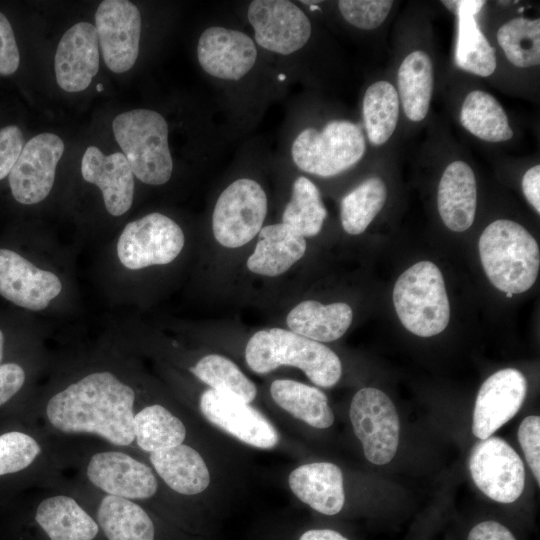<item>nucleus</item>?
Segmentation results:
<instances>
[{
	"label": "nucleus",
	"instance_id": "nucleus-25",
	"mask_svg": "<svg viewBox=\"0 0 540 540\" xmlns=\"http://www.w3.org/2000/svg\"><path fill=\"white\" fill-rule=\"evenodd\" d=\"M306 240L284 223L267 225L258 233L247 268L255 274L275 277L289 270L305 254Z\"/></svg>",
	"mask_w": 540,
	"mask_h": 540
},
{
	"label": "nucleus",
	"instance_id": "nucleus-13",
	"mask_svg": "<svg viewBox=\"0 0 540 540\" xmlns=\"http://www.w3.org/2000/svg\"><path fill=\"white\" fill-rule=\"evenodd\" d=\"M64 149L63 140L50 132L28 140L8 175L11 193L17 202L32 205L48 196Z\"/></svg>",
	"mask_w": 540,
	"mask_h": 540
},
{
	"label": "nucleus",
	"instance_id": "nucleus-26",
	"mask_svg": "<svg viewBox=\"0 0 540 540\" xmlns=\"http://www.w3.org/2000/svg\"><path fill=\"white\" fill-rule=\"evenodd\" d=\"M485 1H456L458 34L455 49L456 65L477 76H490L496 69L495 49L490 45L476 21V14Z\"/></svg>",
	"mask_w": 540,
	"mask_h": 540
},
{
	"label": "nucleus",
	"instance_id": "nucleus-40",
	"mask_svg": "<svg viewBox=\"0 0 540 540\" xmlns=\"http://www.w3.org/2000/svg\"><path fill=\"white\" fill-rule=\"evenodd\" d=\"M518 439L526 461L540 484V417L527 416L520 424Z\"/></svg>",
	"mask_w": 540,
	"mask_h": 540
},
{
	"label": "nucleus",
	"instance_id": "nucleus-37",
	"mask_svg": "<svg viewBox=\"0 0 540 540\" xmlns=\"http://www.w3.org/2000/svg\"><path fill=\"white\" fill-rule=\"evenodd\" d=\"M387 198L382 179L371 177L349 192L341 201L340 218L345 232L363 233L383 208Z\"/></svg>",
	"mask_w": 540,
	"mask_h": 540
},
{
	"label": "nucleus",
	"instance_id": "nucleus-29",
	"mask_svg": "<svg viewBox=\"0 0 540 540\" xmlns=\"http://www.w3.org/2000/svg\"><path fill=\"white\" fill-rule=\"evenodd\" d=\"M273 401L296 419L316 429L329 428L334 413L326 394L317 387L291 379H277L270 385Z\"/></svg>",
	"mask_w": 540,
	"mask_h": 540
},
{
	"label": "nucleus",
	"instance_id": "nucleus-42",
	"mask_svg": "<svg viewBox=\"0 0 540 540\" xmlns=\"http://www.w3.org/2000/svg\"><path fill=\"white\" fill-rule=\"evenodd\" d=\"M20 54L9 20L0 12V75L8 76L16 72Z\"/></svg>",
	"mask_w": 540,
	"mask_h": 540
},
{
	"label": "nucleus",
	"instance_id": "nucleus-48",
	"mask_svg": "<svg viewBox=\"0 0 540 540\" xmlns=\"http://www.w3.org/2000/svg\"><path fill=\"white\" fill-rule=\"evenodd\" d=\"M505 294H506L507 298H511L513 296V294H511V293H505Z\"/></svg>",
	"mask_w": 540,
	"mask_h": 540
},
{
	"label": "nucleus",
	"instance_id": "nucleus-35",
	"mask_svg": "<svg viewBox=\"0 0 540 540\" xmlns=\"http://www.w3.org/2000/svg\"><path fill=\"white\" fill-rule=\"evenodd\" d=\"M363 119L368 139L382 145L396 129L399 117V96L387 81L370 85L363 98Z\"/></svg>",
	"mask_w": 540,
	"mask_h": 540
},
{
	"label": "nucleus",
	"instance_id": "nucleus-17",
	"mask_svg": "<svg viewBox=\"0 0 540 540\" xmlns=\"http://www.w3.org/2000/svg\"><path fill=\"white\" fill-rule=\"evenodd\" d=\"M62 290L60 279L15 251L0 249V295L32 311L45 309Z\"/></svg>",
	"mask_w": 540,
	"mask_h": 540
},
{
	"label": "nucleus",
	"instance_id": "nucleus-38",
	"mask_svg": "<svg viewBox=\"0 0 540 540\" xmlns=\"http://www.w3.org/2000/svg\"><path fill=\"white\" fill-rule=\"evenodd\" d=\"M497 40L507 59L527 68L540 63V20L514 18L502 25Z\"/></svg>",
	"mask_w": 540,
	"mask_h": 540
},
{
	"label": "nucleus",
	"instance_id": "nucleus-7",
	"mask_svg": "<svg viewBox=\"0 0 540 540\" xmlns=\"http://www.w3.org/2000/svg\"><path fill=\"white\" fill-rule=\"evenodd\" d=\"M81 472L96 492L136 502L153 498L159 490V478L150 464L125 449L90 450Z\"/></svg>",
	"mask_w": 540,
	"mask_h": 540
},
{
	"label": "nucleus",
	"instance_id": "nucleus-18",
	"mask_svg": "<svg viewBox=\"0 0 540 540\" xmlns=\"http://www.w3.org/2000/svg\"><path fill=\"white\" fill-rule=\"evenodd\" d=\"M197 57L209 75L225 80H239L254 66L257 49L247 34L214 26L201 34Z\"/></svg>",
	"mask_w": 540,
	"mask_h": 540
},
{
	"label": "nucleus",
	"instance_id": "nucleus-47",
	"mask_svg": "<svg viewBox=\"0 0 540 540\" xmlns=\"http://www.w3.org/2000/svg\"><path fill=\"white\" fill-rule=\"evenodd\" d=\"M3 355H4V336H3L2 331L0 330V363L3 359Z\"/></svg>",
	"mask_w": 540,
	"mask_h": 540
},
{
	"label": "nucleus",
	"instance_id": "nucleus-32",
	"mask_svg": "<svg viewBox=\"0 0 540 540\" xmlns=\"http://www.w3.org/2000/svg\"><path fill=\"white\" fill-rule=\"evenodd\" d=\"M460 122L471 134L484 141L502 142L513 136L503 107L485 91L475 90L466 96Z\"/></svg>",
	"mask_w": 540,
	"mask_h": 540
},
{
	"label": "nucleus",
	"instance_id": "nucleus-23",
	"mask_svg": "<svg viewBox=\"0 0 540 540\" xmlns=\"http://www.w3.org/2000/svg\"><path fill=\"white\" fill-rule=\"evenodd\" d=\"M437 204L445 226L463 232L473 223L477 207V185L473 170L454 161L444 170L438 186Z\"/></svg>",
	"mask_w": 540,
	"mask_h": 540
},
{
	"label": "nucleus",
	"instance_id": "nucleus-9",
	"mask_svg": "<svg viewBox=\"0 0 540 540\" xmlns=\"http://www.w3.org/2000/svg\"><path fill=\"white\" fill-rule=\"evenodd\" d=\"M349 416L366 459L376 465L389 463L396 454L400 432L391 399L379 389L362 388L352 398Z\"/></svg>",
	"mask_w": 540,
	"mask_h": 540
},
{
	"label": "nucleus",
	"instance_id": "nucleus-4",
	"mask_svg": "<svg viewBox=\"0 0 540 540\" xmlns=\"http://www.w3.org/2000/svg\"><path fill=\"white\" fill-rule=\"evenodd\" d=\"M113 134L134 176L149 185L165 184L173 161L168 145V124L158 112L145 108L117 115Z\"/></svg>",
	"mask_w": 540,
	"mask_h": 540
},
{
	"label": "nucleus",
	"instance_id": "nucleus-12",
	"mask_svg": "<svg viewBox=\"0 0 540 540\" xmlns=\"http://www.w3.org/2000/svg\"><path fill=\"white\" fill-rule=\"evenodd\" d=\"M95 29L103 60L109 70L124 73L138 57L141 15L127 0H104L95 12Z\"/></svg>",
	"mask_w": 540,
	"mask_h": 540
},
{
	"label": "nucleus",
	"instance_id": "nucleus-30",
	"mask_svg": "<svg viewBox=\"0 0 540 540\" xmlns=\"http://www.w3.org/2000/svg\"><path fill=\"white\" fill-rule=\"evenodd\" d=\"M134 436L135 447L150 454L184 443L187 428L168 408L154 403L137 410L134 416Z\"/></svg>",
	"mask_w": 540,
	"mask_h": 540
},
{
	"label": "nucleus",
	"instance_id": "nucleus-5",
	"mask_svg": "<svg viewBox=\"0 0 540 540\" xmlns=\"http://www.w3.org/2000/svg\"><path fill=\"white\" fill-rule=\"evenodd\" d=\"M399 320L411 333L431 337L441 333L450 319V305L440 269L420 261L405 270L393 289Z\"/></svg>",
	"mask_w": 540,
	"mask_h": 540
},
{
	"label": "nucleus",
	"instance_id": "nucleus-34",
	"mask_svg": "<svg viewBox=\"0 0 540 540\" xmlns=\"http://www.w3.org/2000/svg\"><path fill=\"white\" fill-rule=\"evenodd\" d=\"M190 371L212 390L245 403H250L256 398L257 388L254 382L232 360L223 355H205L190 368Z\"/></svg>",
	"mask_w": 540,
	"mask_h": 540
},
{
	"label": "nucleus",
	"instance_id": "nucleus-45",
	"mask_svg": "<svg viewBox=\"0 0 540 540\" xmlns=\"http://www.w3.org/2000/svg\"><path fill=\"white\" fill-rule=\"evenodd\" d=\"M522 190L526 200L540 213V165L527 170L522 178Z\"/></svg>",
	"mask_w": 540,
	"mask_h": 540
},
{
	"label": "nucleus",
	"instance_id": "nucleus-36",
	"mask_svg": "<svg viewBox=\"0 0 540 540\" xmlns=\"http://www.w3.org/2000/svg\"><path fill=\"white\" fill-rule=\"evenodd\" d=\"M326 217L327 210L316 185L304 176L298 177L293 183L282 223L304 238L313 237L321 231Z\"/></svg>",
	"mask_w": 540,
	"mask_h": 540
},
{
	"label": "nucleus",
	"instance_id": "nucleus-44",
	"mask_svg": "<svg viewBox=\"0 0 540 540\" xmlns=\"http://www.w3.org/2000/svg\"><path fill=\"white\" fill-rule=\"evenodd\" d=\"M467 540H516L514 535L496 521H484L475 525Z\"/></svg>",
	"mask_w": 540,
	"mask_h": 540
},
{
	"label": "nucleus",
	"instance_id": "nucleus-15",
	"mask_svg": "<svg viewBox=\"0 0 540 540\" xmlns=\"http://www.w3.org/2000/svg\"><path fill=\"white\" fill-rule=\"evenodd\" d=\"M247 17L257 44L274 53H294L307 43L311 35L310 20L291 1H252Z\"/></svg>",
	"mask_w": 540,
	"mask_h": 540
},
{
	"label": "nucleus",
	"instance_id": "nucleus-1",
	"mask_svg": "<svg viewBox=\"0 0 540 540\" xmlns=\"http://www.w3.org/2000/svg\"><path fill=\"white\" fill-rule=\"evenodd\" d=\"M135 390L111 371L91 372L52 394L43 406V432L91 439L103 447L135 448Z\"/></svg>",
	"mask_w": 540,
	"mask_h": 540
},
{
	"label": "nucleus",
	"instance_id": "nucleus-46",
	"mask_svg": "<svg viewBox=\"0 0 540 540\" xmlns=\"http://www.w3.org/2000/svg\"><path fill=\"white\" fill-rule=\"evenodd\" d=\"M299 540H348L345 536L332 529H310L304 532Z\"/></svg>",
	"mask_w": 540,
	"mask_h": 540
},
{
	"label": "nucleus",
	"instance_id": "nucleus-49",
	"mask_svg": "<svg viewBox=\"0 0 540 540\" xmlns=\"http://www.w3.org/2000/svg\"><path fill=\"white\" fill-rule=\"evenodd\" d=\"M102 89H103L102 85H97V90H102Z\"/></svg>",
	"mask_w": 540,
	"mask_h": 540
},
{
	"label": "nucleus",
	"instance_id": "nucleus-31",
	"mask_svg": "<svg viewBox=\"0 0 540 540\" xmlns=\"http://www.w3.org/2000/svg\"><path fill=\"white\" fill-rule=\"evenodd\" d=\"M398 88L407 118L414 122L423 120L433 91V66L425 52L413 51L403 60L398 70Z\"/></svg>",
	"mask_w": 540,
	"mask_h": 540
},
{
	"label": "nucleus",
	"instance_id": "nucleus-27",
	"mask_svg": "<svg viewBox=\"0 0 540 540\" xmlns=\"http://www.w3.org/2000/svg\"><path fill=\"white\" fill-rule=\"evenodd\" d=\"M352 319V308L344 302L324 305L315 300H305L291 309L286 323L290 331L322 343L341 338Z\"/></svg>",
	"mask_w": 540,
	"mask_h": 540
},
{
	"label": "nucleus",
	"instance_id": "nucleus-33",
	"mask_svg": "<svg viewBox=\"0 0 540 540\" xmlns=\"http://www.w3.org/2000/svg\"><path fill=\"white\" fill-rule=\"evenodd\" d=\"M55 452L46 436L39 439L25 431L4 432L0 434V477L26 471L39 462L58 465Z\"/></svg>",
	"mask_w": 540,
	"mask_h": 540
},
{
	"label": "nucleus",
	"instance_id": "nucleus-21",
	"mask_svg": "<svg viewBox=\"0 0 540 540\" xmlns=\"http://www.w3.org/2000/svg\"><path fill=\"white\" fill-rule=\"evenodd\" d=\"M35 521L49 540H94L99 525L68 492H51L38 503Z\"/></svg>",
	"mask_w": 540,
	"mask_h": 540
},
{
	"label": "nucleus",
	"instance_id": "nucleus-24",
	"mask_svg": "<svg viewBox=\"0 0 540 540\" xmlns=\"http://www.w3.org/2000/svg\"><path fill=\"white\" fill-rule=\"evenodd\" d=\"M147 455L158 478L175 493L193 496L208 488L210 471L202 455L192 446L182 443Z\"/></svg>",
	"mask_w": 540,
	"mask_h": 540
},
{
	"label": "nucleus",
	"instance_id": "nucleus-20",
	"mask_svg": "<svg viewBox=\"0 0 540 540\" xmlns=\"http://www.w3.org/2000/svg\"><path fill=\"white\" fill-rule=\"evenodd\" d=\"M81 174L101 190L109 214L121 216L130 209L134 174L123 153L105 155L96 146H89L82 156Z\"/></svg>",
	"mask_w": 540,
	"mask_h": 540
},
{
	"label": "nucleus",
	"instance_id": "nucleus-22",
	"mask_svg": "<svg viewBox=\"0 0 540 540\" xmlns=\"http://www.w3.org/2000/svg\"><path fill=\"white\" fill-rule=\"evenodd\" d=\"M288 485L301 502L324 515H335L344 506L343 474L333 463L302 464L290 472Z\"/></svg>",
	"mask_w": 540,
	"mask_h": 540
},
{
	"label": "nucleus",
	"instance_id": "nucleus-16",
	"mask_svg": "<svg viewBox=\"0 0 540 540\" xmlns=\"http://www.w3.org/2000/svg\"><path fill=\"white\" fill-rule=\"evenodd\" d=\"M527 394V380L517 369L506 368L481 385L473 412L472 432L487 439L520 410Z\"/></svg>",
	"mask_w": 540,
	"mask_h": 540
},
{
	"label": "nucleus",
	"instance_id": "nucleus-3",
	"mask_svg": "<svg viewBox=\"0 0 540 540\" xmlns=\"http://www.w3.org/2000/svg\"><path fill=\"white\" fill-rule=\"evenodd\" d=\"M479 254L483 269L494 287L519 294L535 283L540 267L539 246L520 224L499 219L482 232Z\"/></svg>",
	"mask_w": 540,
	"mask_h": 540
},
{
	"label": "nucleus",
	"instance_id": "nucleus-19",
	"mask_svg": "<svg viewBox=\"0 0 540 540\" xmlns=\"http://www.w3.org/2000/svg\"><path fill=\"white\" fill-rule=\"evenodd\" d=\"M57 84L67 92L85 90L99 70V43L95 26L78 22L60 39L54 58Z\"/></svg>",
	"mask_w": 540,
	"mask_h": 540
},
{
	"label": "nucleus",
	"instance_id": "nucleus-8",
	"mask_svg": "<svg viewBox=\"0 0 540 540\" xmlns=\"http://www.w3.org/2000/svg\"><path fill=\"white\" fill-rule=\"evenodd\" d=\"M267 196L255 180L232 182L219 196L212 215L216 241L226 248H238L258 235L267 214Z\"/></svg>",
	"mask_w": 540,
	"mask_h": 540
},
{
	"label": "nucleus",
	"instance_id": "nucleus-11",
	"mask_svg": "<svg viewBox=\"0 0 540 540\" xmlns=\"http://www.w3.org/2000/svg\"><path fill=\"white\" fill-rule=\"evenodd\" d=\"M469 470L478 489L494 501L512 503L523 492L524 464L516 451L499 437H488L474 445Z\"/></svg>",
	"mask_w": 540,
	"mask_h": 540
},
{
	"label": "nucleus",
	"instance_id": "nucleus-2",
	"mask_svg": "<svg viewBox=\"0 0 540 540\" xmlns=\"http://www.w3.org/2000/svg\"><path fill=\"white\" fill-rule=\"evenodd\" d=\"M244 357L254 373L264 375L281 366L297 367L323 388L334 386L342 375L341 361L329 347L283 328L254 333L246 344Z\"/></svg>",
	"mask_w": 540,
	"mask_h": 540
},
{
	"label": "nucleus",
	"instance_id": "nucleus-6",
	"mask_svg": "<svg viewBox=\"0 0 540 540\" xmlns=\"http://www.w3.org/2000/svg\"><path fill=\"white\" fill-rule=\"evenodd\" d=\"M366 150L365 137L359 125L334 120L318 131L302 130L292 144V158L304 172L330 177L361 160Z\"/></svg>",
	"mask_w": 540,
	"mask_h": 540
},
{
	"label": "nucleus",
	"instance_id": "nucleus-10",
	"mask_svg": "<svg viewBox=\"0 0 540 540\" xmlns=\"http://www.w3.org/2000/svg\"><path fill=\"white\" fill-rule=\"evenodd\" d=\"M185 237L168 216L154 212L128 223L117 243V255L128 269L165 265L180 254Z\"/></svg>",
	"mask_w": 540,
	"mask_h": 540
},
{
	"label": "nucleus",
	"instance_id": "nucleus-14",
	"mask_svg": "<svg viewBox=\"0 0 540 540\" xmlns=\"http://www.w3.org/2000/svg\"><path fill=\"white\" fill-rule=\"evenodd\" d=\"M199 410L208 422L246 445L272 449L279 443L275 426L249 403L208 388L200 395Z\"/></svg>",
	"mask_w": 540,
	"mask_h": 540
},
{
	"label": "nucleus",
	"instance_id": "nucleus-43",
	"mask_svg": "<svg viewBox=\"0 0 540 540\" xmlns=\"http://www.w3.org/2000/svg\"><path fill=\"white\" fill-rule=\"evenodd\" d=\"M26 373L17 363L0 364V407L11 400L23 387Z\"/></svg>",
	"mask_w": 540,
	"mask_h": 540
},
{
	"label": "nucleus",
	"instance_id": "nucleus-41",
	"mask_svg": "<svg viewBox=\"0 0 540 540\" xmlns=\"http://www.w3.org/2000/svg\"><path fill=\"white\" fill-rule=\"evenodd\" d=\"M24 137L16 125L0 129V180L9 175L23 147Z\"/></svg>",
	"mask_w": 540,
	"mask_h": 540
},
{
	"label": "nucleus",
	"instance_id": "nucleus-28",
	"mask_svg": "<svg viewBox=\"0 0 540 540\" xmlns=\"http://www.w3.org/2000/svg\"><path fill=\"white\" fill-rule=\"evenodd\" d=\"M96 521L108 540H155V526L136 501L97 492Z\"/></svg>",
	"mask_w": 540,
	"mask_h": 540
},
{
	"label": "nucleus",
	"instance_id": "nucleus-39",
	"mask_svg": "<svg viewBox=\"0 0 540 540\" xmlns=\"http://www.w3.org/2000/svg\"><path fill=\"white\" fill-rule=\"evenodd\" d=\"M391 0H340L339 10L351 25L371 30L380 26L389 14Z\"/></svg>",
	"mask_w": 540,
	"mask_h": 540
}]
</instances>
